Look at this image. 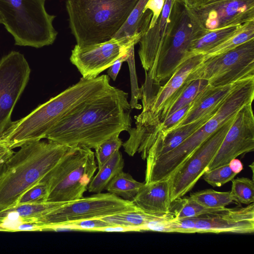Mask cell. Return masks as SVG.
Returning a JSON list of instances; mask_svg holds the SVG:
<instances>
[{"label":"cell","mask_w":254,"mask_h":254,"mask_svg":"<svg viewBox=\"0 0 254 254\" xmlns=\"http://www.w3.org/2000/svg\"><path fill=\"white\" fill-rule=\"evenodd\" d=\"M128 94L113 87L84 101L49 131L45 138L70 147L95 149L131 127Z\"/></svg>","instance_id":"1"},{"label":"cell","mask_w":254,"mask_h":254,"mask_svg":"<svg viewBox=\"0 0 254 254\" xmlns=\"http://www.w3.org/2000/svg\"><path fill=\"white\" fill-rule=\"evenodd\" d=\"M113 87L106 74L92 79L81 77L77 83L40 105L26 116L11 122L1 139L13 149L45 138L49 131L68 113Z\"/></svg>","instance_id":"2"},{"label":"cell","mask_w":254,"mask_h":254,"mask_svg":"<svg viewBox=\"0 0 254 254\" xmlns=\"http://www.w3.org/2000/svg\"><path fill=\"white\" fill-rule=\"evenodd\" d=\"M73 147L41 140L21 146L6 162L0 175V211L14 206Z\"/></svg>","instance_id":"3"},{"label":"cell","mask_w":254,"mask_h":254,"mask_svg":"<svg viewBox=\"0 0 254 254\" xmlns=\"http://www.w3.org/2000/svg\"><path fill=\"white\" fill-rule=\"evenodd\" d=\"M139 0H66L71 33L85 47L112 39Z\"/></svg>","instance_id":"4"},{"label":"cell","mask_w":254,"mask_h":254,"mask_svg":"<svg viewBox=\"0 0 254 254\" xmlns=\"http://www.w3.org/2000/svg\"><path fill=\"white\" fill-rule=\"evenodd\" d=\"M254 99V76L245 79L226 98L215 114L181 144L160 157L146 161V171L154 182L168 179L207 138Z\"/></svg>","instance_id":"5"},{"label":"cell","mask_w":254,"mask_h":254,"mask_svg":"<svg viewBox=\"0 0 254 254\" xmlns=\"http://www.w3.org/2000/svg\"><path fill=\"white\" fill-rule=\"evenodd\" d=\"M46 0H0L2 24L13 36L15 45L40 48L52 45L58 32Z\"/></svg>","instance_id":"6"},{"label":"cell","mask_w":254,"mask_h":254,"mask_svg":"<svg viewBox=\"0 0 254 254\" xmlns=\"http://www.w3.org/2000/svg\"><path fill=\"white\" fill-rule=\"evenodd\" d=\"M97 168L91 148L73 147L40 181L48 187L46 201L65 203L82 197Z\"/></svg>","instance_id":"7"},{"label":"cell","mask_w":254,"mask_h":254,"mask_svg":"<svg viewBox=\"0 0 254 254\" xmlns=\"http://www.w3.org/2000/svg\"><path fill=\"white\" fill-rule=\"evenodd\" d=\"M179 2L175 24L159 58L153 75L150 80L145 79L153 85H158L167 80L181 64L195 55L190 53L192 42L208 31L191 8Z\"/></svg>","instance_id":"8"},{"label":"cell","mask_w":254,"mask_h":254,"mask_svg":"<svg viewBox=\"0 0 254 254\" xmlns=\"http://www.w3.org/2000/svg\"><path fill=\"white\" fill-rule=\"evenodd\" d=\"M138 210L131 200L110 192H100L65 202L41 217L37 222L44 226V230H50L57 226Z\"/></svg>","instance_id":"9"},{"label":"cell","mask_w":254,"mask_h":254,"mask_svg":"<svg viewBox=\"0 0 254 254\" xmlns=\"http://www.w3.org/2000/svg\"><path fill=\"white\" fill-rule=\"evenodd\" d=\"M254 76V39L223 54L202 61L185 81L208 80L212 87L225 86Z\"/></svg>","instance_id":"10"},{"label":"cell","mask_w":254,"mask_h":254,"mask_svg":"<svg viewBox=\"0 0 254 254\" xmlns=\"http://www.w3.org/2000/svg\"><path fill=\"white\" fill-rule=\"evenodd\" d=\"M235 116L203 141L168 179L171 202L191 190L207 171Z\"/></svg>","instance_id":"11"},{"label":"cell","mask_w":254,"mask_h":254,"mask_svg":"<svg viewBox=\"0 0 254 254\" xmlns=\"http://www.w3.org/2000/svg\"><path fill=\"white\" fill-rule=\"evenodd\" d=\"M30 72L28 62L18 52L11 51L0 60V139L12 122V111Z\"/></svg>","instance_id":"12"},{"label":"cell","mask_w":254,"mask_h":254,"mask_svg":"<svg viewBox=\"0 0 254 254\" xmlns=\"http://www.w3.org/2000/svg\"><path fill=\"white\" fill-rule=\"evenodd\" d=\"M141 35L116 39L85 47L75 45L70 57L83 78L92 79L108 69L118 58L139 42Z\"/></svg>","instance_id":"13"},{"label":"cell","mask_w":254,"mask_h":254,"mask_svg":"<svg viewBox=\"0 0 254 254\" xmlns=\"http://www.w3.org/2000/svg\"><path fill=\"white\" fill-rule=\"evenodd\" d=\"M179 4L177 0H166L158 19L140 39L138 55L146 79L150 80L153 75L159 58L175 24Z\"/></svg>","instance_id":"14"},{"label":"cell","mask_w":254,"mask_h":254,"mask_svg":"<svg viewBox=\"0 0 254 254\" xmlns=\"http://www.w3.org/2000/svg\"><path fill=\"white\" fill-rule=\"evenodd\" d=\"M252 103L245 105L237 112L206 171L228 164L232 159L254 150Z\"/></svg>","instance_id":"15"},{"label":"cell","mask_w":254,"mask_h":254,"mask_svg":"<svg viewBox=\"0 0 254 254\" xmlns=\"http://www.w3.org/2000/svg\"><path fill=\"white\" fill-rule=\"evenodd\" d=\"M203 59V54L189 58L176 68L165 84L157 90L142 85L140 88L142 111L134 117L135 125H142L151 120L165 102L181 87L190 73Z\"/></svg>","instance_id":"16"},{"label":"cell","mask_w":254,"mask_h":254,"mask_svg":"<svg viewBox=\"0 0 254 254\" xmlns=\"http://www.w3.org/2000/svg\"><path fill=\"white\" fill-rule=\"evenodd\" d=\"M191 9L208 31L254 20V0H214Z\"/></svg>","instance_id":"17"},{"label":"cell","mask_w":254,"mask_h":254,"mask_svg":"<svg viewBox=\"0 0 254 254\" xmlns=\"http://www.w3.org/2000/svg\"><path fill=\"white\" fill-rule=\"evenodd\" d=\"M254 232V202L246 207L226 208L214 214L197 217L193 233H231L252 234Z\"/></svg>","instance_id":"18"},{"label":"cell","mask_w":254,"mask_h":254,"mask_svg":"<svg viewBox=\"0 0 254 254\" xmlns=\"http://www.w3.org/2000/svg\"><path fill=\"white\" fill-rule=\"evenodd\" d=\"M218 109L190 124L166 133H157L154 134L140 145L137 152L141 153L142 159L146 161L167 154L176 148L200 127L215 114Z\"/></svg>","instance_id":"19"},{"label":"cell","mask_w":254,"mask_h":254,"mask_svg":"<svg viewBox=\"0 0 254 254\" xmlns=\"http://www.w3.org/2000/svg\"><path fill=\"white\" fill-rule=\"evenodd\" d=\"M247 78L222 86L208 85L193 100L185 116L171 130L190 124L216 111L232 92Z\"/></svg>","instance_id":"20"},{"label":"cell","mask_w":254,"mask_h":254,"mask_svg":"<svg viewBox=\"0 0 254 254\" xmlns=\"http://www.w3.org/2000/svg\"><path fill=\"white\" fill-rule=\"evenodd\" d=\"M208 85V80L203 79L185 81L181 87L165 102L151 120L142 125H136L135 128L144 131H148L164 121L175 112L190 103Z\"/></svg>","instance_id":"21"},{"label":"cell","mask_w":254,"mask_h":254,"mask_svg":"<svg viewBox=\"0 0 254 254\" xmlns=\"http://www.w3.org/2000/svg\"><path fill=\"white\" fill-rule=\"evenodd\" d=\"M131 201L145 213L159 216L169 214L171 205L169 180L144 183Z\"/></svg>","instance_id":"22"},{"label":"cell","mask_w":254,"mask_h":254,"mask_svg":"<svg viewBox=\"0 0 254 254\" xmlns=\"http://www.w3.org/2000/svg\"><path fill=\"white\" fill-rule=\"evenodd\" d=\"M124 165L122 153L119 150L117 151L98 169V172L88 185L87 190L95 193L101 192L110 181L123 171Z\"/></svg>","instance_id":"23"},{"label":"cell","mask_w":254,"mask_h":254,"mask_svg":"<svg viewBox=\"0 0 254 254\" xmlns=\"http://www.w3.org/2000/svg\"><path fill=\"white\" fill-rule=\"evenodd\" d=\"M243 25L228 26L207 31L203 35L192 42L190 53L193 55H204L237 32Z\"/></svg>","instance_id":"24"},{"label":"cell","mask_w":254,"mask_h":254,"mask_svg":"<svg viewBox=\"0 0 254 254\" xmlns=\"http://www.w3.org/2000/svg\"><path fill=\"white\" fill-rule=\"evenodd\" d=\"M148 0H139L127 20L113 38H131L135 35L141 36L148 29L150 20L143 16V10Z\"/></svg>","instance_id":"25"},{"label":"cell","mask_w":254,"mask_h":254,"mask_svg":"<svg viewBox=\"0 0 254 254\" xmlns=\"http://www.w3.org/2000/svg\"><path fill=\"white\" fill-rule=\"evenodd\" d=\"M226 207L207 208L193 200L190 196L180 197L171 202L170 213L172 219L196 217L201 215L214 214L224 210Z\"/></svg>","instance_id":"26"},{"label":"cell","mask_w":254,"mask_h":254,"mask_svg":"<svg viewBox=\"0 0 254 254\" xmlns=\"http://www.w3.org/2000/svg\"><path fill=\"white\" fill-rule=\"evenodd\" d=\"M165 216L153 215L139 209L134 211L117 214L100 219L112 226L131 227L134 228L136 231H144L145 226L150 221Z\"/></svg>","instance_id":"27"},{"label":"cell","mask_w":254,"mask_h":254,"mask_svg":"<svg viewBox=\"0 0 254 254\" xmlns=\"http://www.w3.org/2000/svg\"><path fill=\"white\" fill-rule=\"evenodd\" d=\"M252 39H254V20L245 23L237 32L206 52L203 61L229 51Z\"/></svg>","instance_id":"28"},{"label":"cell","mask_w":254,"mask_h":254,"mask_svg":"<svg viewBox=\"0 0 254 254\" xmlns=\"http://www.w3.org/2000/svg\"><path fill=\"white\" fill-rule=\"evenodd\" d=\"M143 185L122 171L110 181L105 189L108 192L129 200L135 196Z\"/></svg>","instance_id":"29"},{"label":"cell","mask_w":254,"mask_h":254,"mask_svg":"<svg viewBox=\"0 0 254 254\" xmlns=\"http://www.w3.org/2000/svg\"><path fill=\"white\" fill-rule=\"evenodd\" d=\"M190 197L198 203L207 208H224L234 203L230 191H217L207 189L192 193Z\"/></svg>","instance_id":"30"},{"label":"cell","mask_w":254,"mask_h":254,"mask_svg":"<svg viewBox=\"0 0 254 254\" xmlns=\"http://www.w3.org/2000/svg\"><path fill=\"white\" fill-rule=\"evenodd\" d=\"M230 194L234 203L249 205L254 202V182L245 177L232 180Z\"/></svg>","instance_id":"31"},{"label":"cell","mask_w":254,"mask_h":254,"mask_svg":"<svg viewBox=\"0 0 254 254\" xmlns=\"http://www.w3.org/2000/svg\"><path fill=\"white\" fill-rule=\"evenodd\" d=\"M117 134L104 141L94 149L95 157L97 162L98 169L101 166L119 149L123 145L122 139Z\"/></svg>","instance_id":"32"},{"label":"cell","mask_w":254,"mask_h":254,"mask_svg":"<svg viewBox=\"0 0 254 254\" xmlns=\"http://www.w3.org/2000/svg\"><path fill=\"white\" fill-rule=\"evenodd\" d=\"M236 175L227 164L206 171L202 176L204 181L210 185L220 187L232 181Z\"/></svg>","instance_id":"33"},{"label":"cell","mask_w":254,"mask_h":254,"mask_svg":"<svg viewBox=\"0 0 254 254\" xmlns=\"http://www.w3.org/2000/svg\"><path fill=\"white\" fill-rule=\"evenodd\" d=\"M47 195V185L44 182L40 181L26 190L19 197L14 205L46 202Z\"/></svg>","instance_id":"34"},{"label":"cell","mask_w":254,"mask_h":254,"mask_svg":"<svg viewBox=\"0 0 254 254\" xmlns=\"http://www.w3.org/2000/svg\"><path fill=\"white\" fill-rule=\"evenodd\" d=\"M111 224L101 219H93L68 223L52 227L50 230H81L98 231L104 227L111 226Z\"/></svg>","instance_id":"35"},{"label":"cell","mask_w":254,"mask_h":254,"mask_svg":"<svg viewBox=\"0 0 254 254\" xmlns=\"http://www.w3.org/2000/svg\"><path fill=\"white\" fill-rule=\"evenodd\" d=\"M127 62L128 64L131 80V98L130 102L131 108L140 109L142 107L138 104V100L141 99V93L138 86L135 72L134 51L131 52Z\"/></svg>","instance_id":"36"},{"label":"cell","mask_w":254,"mask_h":254,"mask_svg":"<svg viewBox=\"0 0 254 254\" xmlns=\"http://www.w3.org/2000/svg\"><path fill=\"white\" fill-rule=\"evenodd\" d=\"M166 0H148L142 14L145 11L151 13V19L148 28L152 27L160 16Z\"/></svg>","instance_id":"37"},{"label":"cell","mask_w":254,"mask_h":254,"mask_svg":"<svg viewBox=\"0 0 254 254\" xmlns=\"http://www.w3.org/2000/svg\"><path fill=\"white\" fill-rule=\"evenodd\" d=\"M134 47H132L127 53L121 56L108 68V74L114 81L116 79L123 62H127L131 52L134 51Z\"/></svg>","instance_id":"38"},{"label":"cell","mask_w":254,"mask_h":254,"mask_svg":"<svg viewBox=\"0 0 254 254\" xmlns=\"http://www.w3.org/2000/svg\"><path fill=\"white\" fill-rule=\"evenodd\" d=\"M14 153L13 149L9 147L2 139H0V175L6 162Z\"/></svg>","instance_id":"39"},{"label":"cell","mask_w":254,"mask_h":254,"mask_svg":"<svg viewBox=\"0 0 254 254\" xmlns=\"http://www.w3.org/2000/svg\"><path fill=\"white\" fill-rule=\"evenodd\" d=\"M98 231L102 232H127V231H136L133 228L128 227H123L120 226H111L107 227H104L99 229Z\"/></svg>","instance_id":"40"},{"label":"cell","mask_w":254,"mask_h":254,"mask_svg":"<svg viewBox=\"0 0 254 254\" xmlns=\"http://www.w3.org/2000/svg\"><path fill=\"white\" fill-rule=\"evenodd\" d=\"M232 171L237 175L243 170V165L242 162L237 158L232 159L228 163Z\"/></svg>","instance_id":"41"},{"label":"cell","mask_w":254,"mask_h":254,"mask_svg":"<svg viewBox=\"0 0 254 254\" xmlns=\"http://www.w3.org/2000/svg\"><path fill=\"white\" fill-rule=\"evenodd\" d=\"M190 8H193L196 5L197 0H177Z\"/></svg>","instance_id":"42"},{"label":"cell","mask_w":254,"mask_h":254,"mask_svg":"<svg viewBox=\"0 0 254 254\" xmlns=\"http://www.w3.org/2000/svg\"><path fill=\"white\" fill-rule=\"evenodd\" d=\"M213 0H197L196 4L194 7L205 5L211 2Z\"/></svg>","instance_id":"43"},{"label":"cell","mask_w":254,"mask_h":254,"mask_svg":"<svg viewBox=\"0 0 254 254\" xmlns=\"http://www.w3.org/2000/svg\"><path fill=\"white\" fill-rule=\"evenodd\" d=\"M0 24H2V19L0 16Z\"/></svg>","instance_id":"44"}]
</instances>
